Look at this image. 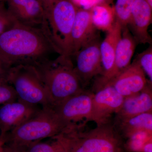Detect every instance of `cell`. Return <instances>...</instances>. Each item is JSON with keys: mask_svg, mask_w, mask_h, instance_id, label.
<instances>
[{"mask_svg": "<svg viewBox=\"0 0 152 152\" xmlns=\"http://www.w3.org/2000/svg\"><path fill=\"white\" fill-rule=\"evenodd\" d=\"M56 53L42 30L16 24L0 36V57L9 67L19 65L36 66Z\"/></svg>", "mask_w": 152, "mask_h": 152, "instance_id": "cell-1", "label": "cell"}, {"mask_svg": "<svg viewBox=\"0 0 152 152\" xmlns=\"http://www.w3.org/2000/svg\"><path fill=\"white\" fill-rule=\"evenodd\" d=\"M83 127L66 128L55 136L63 152H124L123 139L111 122L88 131Z\"/></svg>", "mask_w": 152, "mask_h": 152, "instance_id": "cell-2", "label": "cell"}, {"mask_svg": "<svg viewBox=\"0 0 152 152\" xmlns=\"http://www.w3.org/2000/svg\"><path fill=\"white\" fill-rule=\"evenodd\" d=\"M45 83L52 107L84 90L75 71L72 57L60 55L35 66Z\"/></svg>", "mask_w": 152, "mask_h": 152, "instance_id": "cell-3", "label": "cell"}, {"mask_svg": "<svg viewBox=\"0 0 152 152\" xmlns=\"http://www.w3.org/2000/svg\"><path fill=\"white\" fill-rule=\"evenodd\" d=\"M78 8L72 0H57L45 9L40 29L59 55L71 57V33Z\"/></svg>", "mask_w": 152, "mask_h": 152, "instance_id": "cell-4", "label": "cell"}, {"mask_svg": "<svg viewBox=\"0 0 152 152\" xmlns=\"http://www.w3.org/2000/svg\"><path fill=\"white\" fill-rule=\"evenodd\" d=\"M66 128L53 108L42 107L35 115L7 134L3 142L27 148L59 134Z\"/></svg>", "mask_w": 152, "mask_h": 152, "instance_id": "cell-5", "label": "cell"}, {"mask_svg": "<svg viewBox=\"0 0 152 152\" xmlns=\"http://www.w3.org/2000/svg\"><path fill=\"white\" fill-rule=\"evenodd\" d=\"M7 81L19 99L41 107H52L46 87L35 66L21 64L11 67Z\"/></svg>", "mask_w": 152, "mask_h": 152, "instance_id": "cell-6", "label": "cell"}, {"mask_svg": "<svg viewBox=\"0 0 152 152\" xmlns=\"http://www.w3.org/2000/svg\"><path fill=\"white\" fill-rule=\"evenodd\" d=\"M94 95L84 90L53 108L66 128L83 126L81 122L90 121Z\"/></svg>", "mask_w": 152, "mask_h": 152, "instance_id": "cell-7", "label": "cell"}, {"mask_svg": "<svg viewBox=\"0 0 152 152\" xmlns=\"http://www.w3.org/2000/svg\"><path fill=\"white\" fill-rule=\"evenodd\" d=\"M100 37L97 33L83 45L74 56L76 57L75 71L83 87L98 75H100Z\"/></svg>", "mask_w": 152, "mask_h": 152, "instance_id": "cell-8", "label": "cell"}, {"mask_svg": "<svg viewBox=\"0 0 152 152\" xmlns=\"http://www.w3.org/2000/svg\"><path fill=\"white\" fill-rule=\"evenodd\" d=\"M124 99L110 85L97 90L93 98L90 121L94 122L97 126L110 122L111 117L119 111Z\"/></svg>", "mask_w": 152, "mask_h": 152, "instance_id": "cell-9", "label": "cell"}, {"mask_svg": "<svg viewBox=\"0 0 152 152\" xmlns=\"http://www.w3.org/2000/svg\"><path fill=\"white\" fill-rule=\"evenodd\" d=\"M42 107L17 99L0 107V142L7 134L36 115Z\"/></svg>", "mask_w": 152, "mask_h": 152, "instance_id": "cell-10", "label": "cell"}, {"mask_svg": "<svg viewBox=\"0 0 152 152\" xmlns=\"http://www.w3.org/2000/svg\"><path fill=\"white\" fill-rule=\"evenodd\" d=\"M121 31V26L115 21L111 28L107 32L104 40L101 42L102 70L100 77L95 82L94 88L96 91L106 86L110 80L114 69L116 49Z\"/></svg>", "mask_w": 152, "mask_h": 152, "instance_id": "cell-11", "label": "cell"}, {"mask_svg": "<svg viewBox=\"0 0 152 152\" xmlns=\"http://www.w3.org/2000/svg\"><path fill=\"white\" fill-rule=\"evenodd\" d=\"M8 10L19 23L41 28L45 9L39 0H4Z\"/></svg>", "mask_w": 152, "mask_h": 152, "instance_id": "cell-12", "label": "cell"}, {"mask_svg": "<svg viewBox=\"0 0 152 152\" xmlns=\"http://www.w3.org/2000/svg\"><path fill=\"white\" fill-rule=\"evenodd\" d=\"M148 82L143 71L134 60L126 69L107 85L112 86L119 94L125 98L141 91Z\"/></svg>", "mask_w": 152, "mask_h": 152, "instance_id": "cell-13", "label": "cell"}, {"mask_svg": "<svg viewBox=\"0 0 152 152\" xmlns=\"http://www.w3.org/2000/svg\"><path fill=\"white\" fill-rule=\"evenodd\" d=\"M152 8L145 0H135L128 28L137 43L152 45L148 31L152 22Z\"/></svg>", "mask_w": 152, "mask_h": 152, "instance_id": "cell-14", "label": "cell"}, {"mask_svg": "<svg viewBox=\"0 0 152 152\" xmlns=\"http://www.w3.org/2000/svg\"><path fill=\"white\" fill-rule=\"evenodd\" d=\"M93 24L91 10L78 8L71 33V57L97 33Z\"/></svg>", "mask_w": 152, "mask_h": 152, "instance_id": "cell-15", "label": "cell"}, {"mask_svg": "<svg viewBox=\"0 0 152 152\" xmlns=\"http://www.w3.org/2000/svg\"><path fill=\"white\" fill-rule=\"evenodd\" d=\"M152 112V83L149 81L141 91L124 98L119 111L115 114V121L136 116Z\"/></svg>", "mask_w": 152, "mask_h": 152, "instance_id": "cell-16", "label": "cell"}, {"mask_svg": "<svg viewBox=\"0 0 152 152\" xmlns=\"http://www.w3.org/2000/svg\"><path fill=\"white\" fill-rule=\"evenodd\" d=\"M137 44L127 26L122 27L121 35L116 49L113 71L107 84L131 64Z\"/></svg>", "mask_w": 152, "mask_h": 152, "instance_id": "cell-17", "label": "cell"}, {"mask_svg": "<svg viewBox=\"0 0 152 152\" xmlns=\"http://www.w3.org/2000/svg\"><path fill=\"white\" fill-rule=\"evenodd\" d=\"M113 125L123 139H127L133 134L142 131L152 133V112L115 121Z\"/></svg>", "mask_w": 152, "mask_h": 152, "instance_id": "cell-18", "label": "cell"}, {"mask_svg": "<svg viewBox=\"0 0 152 152\" xmlns=\"http://www.w3.org/2000/svg\"><path fill=\"white\" fill-rule=\"evenodd\" d=\"M93 24L97 29L108 31L115 21L113 7L103 4L93 7L90 10Z\"/></svg>", "mask_w": 152, "mask_h": 152, "instance_id": "cell-19", "label": "cell"}, {"mask_svg": "<svg viewBox=\"0 0 152 152\" xmlns=\"http://www.w3.org/2000/svg\"><path fill=\"white\" fill-rule=\"evenodd\" d=\"M135 0H116L113 7L115 19L122 27L127 26L130 19Z\"/></svg>", "mask_w": 152, "mask_h": 152, "instance_id": "cell-20", "label": "cell"}, {"mask_svg": "<svg viewBox=\"0 0 152 152\" xmlns=\"http://www.w3.org/2000/svg\"><path fill=\"white\" fill-rule=\"evenodd\" d=\"M152 138V133L146 131L137 132L126 139L124 149L129 152H141L145 144Z\"/></svg>", "mask_w": 152, "mask_h": 152, "instance_id": "cell-21", "label": "cell"}, {"mask_svg": "<svg viewBox=\"0 0 152 152\" xmlns=\"http://www.w3.org/2000/svg\"><path fill=\"white\" fill-rule=\"evenodd\" d=\"M26 152H63L59 144L55 137L46 141L42 140L26 148Z\"/></svg>", "mask_w": 152, "mask_h": 152, "instance_id": "cell-22", "label": "cell"}, {"mask_svg": "<svg viewBox=\"0 0 152 152\" xmlns=\"http://www.w3.org/2000/svg\"><path fill=\"white\" fill-rule=\"evenodd\" d=\"M134 60L142 68L144 73L148 76L149 81L152 83V45L146 50L137 55Z\"/></svg>", "mask_w": 152, "mask_h": 152, "instance_id": "cell-23", "label": "cell"}, {"mask_svg": "<svg viewBox=\"0 0 152 152\" xmlns=\"http://www.w3.org/2000/svg\"><path fill=\"white\" fill-rule=\"evenodd\" d=\"M17 22L4 4L0 7V36L13 27Z\"/></svg>", "mask_w": 152, "mask_h": 152, "instance_id": "cell-24", "label": "cell"}, {"mask_svg": "<svg viewBox=\"0 0 152 152\" xmlns=\"http://www.w3.org/2000/svg\"><path fill=\"white\" fill-rule=\"evenodd\" d=\"M18 99L13 87L7 81H0V105Z\"/></svg>", "mask_w": 152, "mask_h": 152, "instance_id": "cell-25", "label": "cell"}, {"mask_svg": "<svg viewBox=\"0 0 152 152\" xmlns=\"http://www.w3.org/2000/svg\"><path fill=\"white\" fill-rule=\"evenodd\" d=\"M79 8L85 10H91L93 7L98 5L110 4L113 0H72Z\"/></svg>", "mask_w": 152, "mask_h": 152, "instance_id": "cell-26", "label": "cell"}, {"mask_svg": "<svg viewBox=\"0 0 152 152\" xmlns=\"http://www.w3.org/2000/svg\"><path fill=\"white\" fill-rule=\"evenodd\" d=\"M4 152H26V148L8 143L3 144Z\"/></svg>", "mask_w": 152, "mask_h": 152, "instance_id": "cell-27", "label": "cell"}, {"mask_svg": "<svg viewBox=\"0 0 152 152\" xmlns=\"http://www.w3.org/2000/svg\"><path fill=\"white\" fill-rule=\"evenodd\" d=\"M10 68L0 57V81H7V77Z\"/></svg>", "mask_w": 152, "mask_h": 152, "instance_id": "cell-28", "label": "cell"}, {"mask_svg": "<svg viewBox=\"0 0 152 152\" xmlns=\"http://www.w3.org/2000/svg\"><path fill=\"white\" fill-rule=\"evenodd\" d=\"M141 152H152V138L150 139L145 144Z\"/></svg>", "mask_w": 152, "mask_h": 152, "instance_id": "cell-29", "label": "cell"}, {"mask_svg": "<svg viewBox=\"0 0 152 152\" xmlns=\"http://www.w3.org/2000/svg\"><path fill=\"white\" fill-rule=\"evenodd\" d=\"M39 1L42 4L45 9L57 0H39Z\"/></svg>", "mask_w": 152, "mask_h": 152, "instance_id": "cell-30", "label": "cell"}, {"mask_svg": "<svg viewBox=\"0 0 152 152\" xmlns=\"http://www.w3.org/2000/svg\"><path fill=\"white\" fill-rule=\"evenodd\" d=\"M148 4L152 8V0H145Z\"/></svg>", "mask_w": 152, "mask_h": 152, "instance_id": "cell-31", "label": "cell"}, {"mask_svg": "<svg viewBox=\"0 0 152 152\" xmlns=\"http://www.w3.org/2000/svg\"><path fill=\"white\" fill-rule=\"evenodd\" d=\"M0 152H4L3 151V144L0 143Z\"/></svg>", "mask_w": 152, "mask_h": 152, "instance_id": "cell-32", "label": "cell"}, {"mask_svg": "<svg viewBox=\"0 0 152 152\" xmlns=\"http://www.w3.org/2000/svg\"><path fill=\"white\" fill-rule=\"evenodd\" d=\"M4 0H0V7L4 4Z\"/></svg>", "mask_w": 152, "mask_h": 152, "instance_id": "cell-33", "label": "cell"}, {"mask_svg": "<svg viewBox=\"0 0 152 152\" xmlns=\"http://www.w3.org/2000/svg\"></svg>", "mask_w": 152, "mask_h": 152, "instance_id": "cell-34", "label": "cell"}]
</instances>
